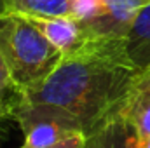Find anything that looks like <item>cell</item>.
I'll list each match as a JSON object with an SVG mask.
<instances>
[{
  "mask_svg": "<svg viewBox=\"0 0 150 148\" xmlns=\"http://www.w3.org/2000/svg\"><path fill=\"white\" fill-rule=\"evenodd\" d=\"M7 12V0H0V16Z\"/></svg>",
  "mask_w": 150,
  "mask_h": 148,
  "instance_id": "cell-14",
  "label": "cell"
},
{
  "mask_svg": "<svg viewBox=\"0 0 150 148\" xmlns=\"http://www.w3.org/2000/svg\"><path fill=\"white\" fill-rule=\"evenodd\" d=\"M138 148H150V136H149V138H143V140H140Z\"/></svg>",
  "mask_w": 150,
  "mask_h": 148,
  "instance_id": "cell-13",
  "label": "cell"
},
{
  "mask_svg": "<svg viewBox=\"0 0 150 148\" xmlns=\"http://www.w3.org/2000/svg\"><path fill=\"white\" fill-rule=\"evenodd\" d=\"M0 51L25 92L42 84L63 59L61 51L44 37L28 16L14 12L0 16Z\"/></svg>",
  "mask_w": 150,
  "mask_h": 148,
  "instance_id": "cell-2",
  "label": "cell"
},
{
  "mask_svg": "<svg viewBox=\"0 0 150 148\" xmlns=\"http://www.w3.org/2000/svg\"><path fill=\"white\" fill-rule=\"evenodd\" d=\"M11 12L33 18L72 16V0H7L5 14Z\"/></svg>",
  "mask_w": 150,
  "mask_h": 148,
  "instance_id": "cell-9",
  "label": "cell"
},
{
  "mask_svg": "<svg viewBox=\"0 0 150 148\" xmlns=\"http://www.w3.org/2000/svg\"><path fill=\"white\" fill-rule=\"evenodd\" d=\"M28 18L44 33V37L58 51H61L63 58L79 54L94 38L87 32L86 25L74 16H63V18H33V16H28Z\"/></svg>",
  "mask_w": 150,
  "mask_h": 148,
  "instance_id": "cell-5",
  "label": "cell"
},
{
  "mask_svg": "<svg viewBox=\"0 0 150 148\" xmlns=\"http://www.w3.org/2000/svg\"><path fill=\"white\" fill-rule=\"evenodd\" d=\"M119 113L140 140L150 136V65L140 68L133 77Z\"/></svg>",
  "mask_w": 150,
  "mask_h": 148,
  "instance_id": "cell-6",
  "label": "cell"
},
{
  "mask_svg": "<svg viewBox=\"0 0 150 148\" xmlns=\"http://www.w3.org/2000/svg\"><path fill=\"white\" fill-rule=\"evenodd\" d=\"M150 0H103V11L91 21H82L96 38L126 40L136 16Z\"/></svg>",
  "mask_w": 150,
  "mask_h": 148,
  "instance_id": "cell-4",
  "label": "cell"
},
{
  "mask_svg": "<svg viewBox=\"0 0 150 148\" xmlns=\"http://www.w3.org/2000/svg\"><path fill=\"white\" fill-rule=\"evenodd\" d=\"M25 134L26 148H47L61 143L63 140L84 132L80 122L65 110L51 105L25 101L14 115ZM86 134V132H84Z\"/></svg>",
  "mask_w": 150,
  "mask_h": 148,
  "instance_id": "cell-3",
  "label": "cell"
},
{
  "mask_svg": "<svg viewBox=\"0 0 150 148\" xmlns=\"http://www.w3.org/2000/svg\"><path fill=\"white\" fill-rule=\"evenodd\" d=\"M103 11V0H72V16L80 21H91Z\"/></svg>",
  "mask_w": 150,
  "mask_h": 148,
  "instance_id": "cell-11",
  "label": "cell"
},
{
  "mask_svg": "<svg viewBox=\"0 0 150 148\" xmlns=\"http://www.w3.org/2000/svg\"><path fill=\"white\" fill-rule=\"evenodd\" d=\"M136 72L126 40L94 37L79 54L63 58L42 84L28 89L26 101L65 110L89 134L120 111Z\"/></svg>",
  "mask_w": 150,
  "mask_h": 148,
  "instance_id": "cell-1",
  "label": "cell"
},
{
  "mask_svg": "<svg viewBox=\"0 0 150 148\" xmlns=\"http://www.w3.org/2000/svg\"><path fill=\"white\" fill-rule=\"evenodd\" d=\"M126 52L138 70L150 65V4L140 11L126 37Z\"/></svg>",
  "mask_w": 150,
  "mask_h": 148,
  "instance_id": "cell-8",
  "label": "cell"
},
{
  "mask_svg": "<svg viewBox=\"0 0 150 148\" xmlns=\"http://www.w3.org/2000/svg\"><path fill=\"white\" fill-rule=\"evenodd\" d=\"M138 143L140 138L133 127L117 113L86 134L84 148H138Z\"/></svg>",
  "mask_w": 150,
  "mask_h": 148,
  "instance_id": "cell-7",
  "label": "cell"
},
{
  "mask_svg": "<svg viewBox=\"0 0 150 148\" xmlns=\"http://www.w3.org/2000/svg\"><path fill=\"white\" fill-rule=\"evenodd\" d=\"M25 101H26V92L14 80L11 68L0 51V117L14 118V115L25 105Z\"/></svg>",
  "mask_w": 150,
  "mask_h": 148,
  "instance_id": "cell-10",
  "label": "cell"
},
{
  "mask_svg": "<svg viewBox=\"0 0 150 148\" xmlns=\"http://www.w3.org/2000/svg\"><path fill=\"white\" fill-rule=\"evenodd\" d=\"M84 147H86V134L79 132L75 136H70V138L63 140L58 145H52V147H47V148H84ZM23 148H26V147H23Z\"/></svg>",
  "mask_w": 150,
  "mask_h": 148,
  "instance_id": "cell-12",
  "label": "cell"
}]
</instances>
